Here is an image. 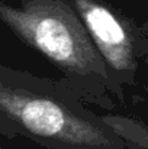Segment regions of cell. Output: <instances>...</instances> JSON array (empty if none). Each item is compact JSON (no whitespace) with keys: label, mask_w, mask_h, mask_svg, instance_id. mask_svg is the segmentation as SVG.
Here are the masks:
<instances>
[{"label":"cell","mask_w":148,"mask_h":149,"mask_svg":"<svg viewBox=\"0 0 148 149\" xmlns=\"http://www.w3.org/2000/svg\"><path fill=\"white\" fill-rule=\"evenodd\" d=\"M0 133L48 149H126L103 116L80 96L51 81L0 65Z\"/></svg>","instance_id":"obj_1"},{"label":"cell","mask_w":148,"mask_h":149,"mask_svg":"<svg viewBox=\"0 0 148 149\" xmlns=\"http://www.w3.org/2000/svg\"><path fill=\"white\" fill-rule=\"evenodd\" d=\"M0 20L61 71L64 86L105 109L113 107L105 61L68 0H23L19 7L0 0Z\"/></svg>","instance_id":"obj_2"},{"label":"cell","mask_w":148,"mask_h":149,"mask_svg":"<svg viewBox=\"0 0 148 149\" xmlns=\"http://www.w3.org/2000/svg\"><path fill=\"white\" fill-rule=\"evenodd\" d=\"M71 4L105 61L112 96L123 101L125 88L148 65V22L128 17L106 0H71Z\"/></svg>","instance_id":"obj_3"},{"label":"cell","mask_w":148,"mask_h":149,"mask_svg":"<svg viewBox=\"0 0 148 149\" xmlns=\"http://www.w3.org/2000/svg\"><path fill=\"white\" fill-rule=\"evenodd\" d=\"M112 129L121 136L126 149H148V126L122 116L105 114Z\"/></svg>","instance_id":"obj_4"},{"label":"cell","mask_w":148,"mask_h":149,"mask_svg":"<svg viewBox=\"0 0 148 149\" xmlns=\"http://www.w3.org/2000/svg\"><path fill=\"white\" fill-rule=\"evenodd\" d=\"M145 1H147V3H148V0H145Z\"/></svg>","instance_id":"obj_5"}]
</instances>
